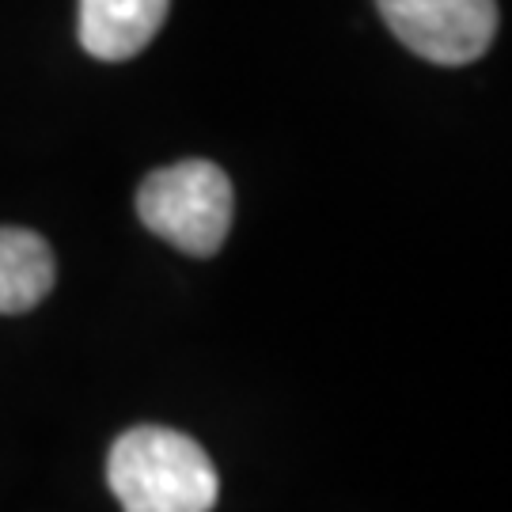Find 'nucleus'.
Returning <instances> with one entry per match:
<instances>
[{
    "mask_svg": "<svg viewBox=\"0 0 512 512\" xmlns=\"http://www.w3.org/2000/svg\"><path fill=\"white\" fill-rule=\"evenodd\" d=\"M107 482L122 512H209L220 494L209 452L164 425H137L114 440Z\"/></svg>",
    "mask_w": 512,
    "mask_h": 512,
    "instance_id": "f257e3e1",
    "label": "nucleus"
},
{
    "mask_svg": "<svg viewBox=\"0 0 512 512\" xmlns=\"http://www.w3.org/2000/svg\"><path fill=\"white\" fill-rule=\"evenodd\" d=\"M137 213L148 232L183 255H217L232 228V179L209 160H183L152 171L137 190Z\"/></svg>",
    "mask_w": 512,
    "mask_h": 512,
    "instance_id": "f03ea898",
    "label": "nucleus"
},
{
    "mask_svg": "<svg viewBox=\"0 0 512 512\" xmlns=\"http://www.w3.org/2000/svg\"><path fill=\"white\" fill-rule=\"evenodd\" d=\"M391 35L433 65H471L497 35L494 0H376Z\"/></svg>",
    "mask_w": 512,
    "mask_h": 512,
    "instance_id": "7ed1b4c3",
    "label": "nucleus"
},
{
    "mask_svg": "<svg viewBox=\"0 0 512 512\" xmlns=\"http://www.w3.org/2000/svg\"><path fill=\"white\" fill-rule=\"evenodd\" d=\"M171 0H80V46L99 61H129L160 35Z\"/></svg>",
    "mask_w": 512,
    "mask_h": 512,
    "instance_id": "20e7f679",
    "label": "nucleus"
},
{
    "mask_svg": "<svg viewBox=\"0 0 512 512\" xmlns=\"http://www.w3.org/2000/svg\"><path fill=\"white\" fill-rule=\"evenodd\" d=\"M54 251L27 228H0V315L38 308L54 289Z\"/></svg>",
    "mask_w": 512,
    "mask_h": 512,
    "instance_id": "39448f33",
    "label": "nucleus"
}]
</instances>
